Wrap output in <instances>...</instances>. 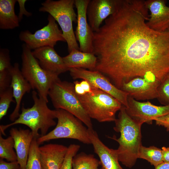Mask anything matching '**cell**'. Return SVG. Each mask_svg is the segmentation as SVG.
Returning a JSON list of instances; mask_svg holds the SVG:
<instances>
[{"mask_svg":"<svg viewBox=\"0 0 169 169\" xmlns=\"http://www.w3.org/2000/svg\"><path fill=\"white\" fill-rule=\"evenodd\" d=\"M148 11L145 1L118 0L114 13L94 32V70L119 89L148 73L161 82L169 73V31L150 28Z\"/></svg>","mask_w":169,"mask_h":169,"instance_id":"6da1fadb","label":"cell"},{"mask_svg":"<svg viewBox=\"0 0 169 169\" xmlns=\"http://www.w3.org/2000/svg\"><path fill=\"white\" fill-rule=\"evenodd\" d=\"M114 130L120 133L119 138H111L119 144L115 149L119 161L127 167L131 168L135 164L138 158L141 143V131L142 124L137 122L127 113L122 105L115 121Z\"/></svg>","mask_w":169,"mask_h":169,"instance_id":"7a4b0ae2","label":"cell"},{"mask_svg":"<svg viewBox=\"0 0 169 169\" xmlns=\"http://www.w3.org/2000/svg\"><path fill=\"white\" fill-rule=\"evenodd\" d=\"M34 102L33 106L26 108L23 105L21 113L18 118L12 123L0 125V133L5 136V130L12 125L21 124L30 128L34 136L37 139L46 135L49 129L57 123L56 110H52L47 105V101L39 96L35 90L32 92Z\"/></svg>","mask_w":169,"mask_h":169,"instance_id":"3957f363","label":"cell"},{"mask_svg":"<svg viewBox=\"0 0 169 169\" xmlns=\"http://www.w3.org/2000/svg\"><path fill=\"white\" fill-rule=\"evenodd\" d=\"M91 86L90 92L76 94L86 112L91 119L100 122L115 121L116 114L122 105L110 95Z\"/></svg>","mask_w":169,"mask_h":169,"instance_id":"277c9868","label":"cell"},{"mask_svg":"<svg viewBox=\"0 0 169 169\" xmlns=\"http://www.w3.org/2000/svg\"><path fill=\"white\" fill-rule=\"evenodd\" d=\"M56 109L65 110L80 120L89 129H93L91 119L83 108L75 92L73 83L55 80L48 94Z\"/></svg>","mask_w":169,"mask_h":169,"instance_id":"5b68a950","label":"cell"},{"mask_svg":"<svg viewBox=\"0 0 169 169\" xmlns=\"http://www.w3.org/2000/svg\"><path fill=\"white\" fill-rule=\"evenodd\" d=\"M74 5V0H46L41 3L39 9L40 12L49 13L58 23L67 43L69 53L74 49L79 50L73 27V22H77Z\"/></svg>","mask_w":169,"mask_h":169,"instance_id":"8992f818","label":"cell"},{"mask_svg":"<svg viewBox=\"0 0 169 169\" xmlns=\"http://www.w3.org/2000/svg\"><path fill=\"white\" fill-rule=\"evenodd\" d=\"M22 48L21 73L32 89L36 90L38 95L48 102L49 91L53 83L59 78V76L43 69L31 50L25 44Z\"/></svg>","mask_w":169,"mask_h":169,"instance_id":"52a82bcc","label":"cell"},{"mask_svg":"<svg viewBox=\"0 0 169 169\" xmlns=\"http://www.w3.org/2000/svg\"><path fill=\"white\" fill-rule=\"evenodd\" d=\"M56 110L58 120L56 126L46 135L37 139L39 145L45 141L60 138L73 139L84 144H91L88 128L80 120L65 110Z\"/></svg>","mask_w":169,"mask_h":169,"instance_id":"ba28073f","label":"cell"},{"mask_svg":"<svg viewBox=\"0 0 169 169\" xmlns=\"http://www.w3.org/2000/svg\"><path fill=\"white\" fill-rule=\"evenodd\" d=\"M48 24L34 33L28 30L21 31L19 36L20 40L24 42L31 50L45 46L54 48L58 41L66 42L55 20L48 15Z\"/></svg>","mask_w":169,"mask_h":169,"instance_id":"9c48e42d","label":"cell"},{"mask_svg":"<svg viewBox=\"0 0 169 169\" xmlns=\"http://www.w3.org/2000/svg\"><path fill=\"white\" fill-rule=\"evenodd\" d=\"M69 71L73 79H80L87 81L92 86L110 95L125 107H128V93L115 87L100 72L82 68H72Z\"/></svg>","mask_w":169,"mask_h":169,"instance_id":"30bf717a","label":"cell"},{"mask_svg":"<svg viewBox=\"0 0 169 169\" xmlns=\"http://www.w3.org/2000/svg\"><path fill=\"white\" fill-rule=\"evenodd\" d=\"M161 83L153 73L149 72L143 77H137L124 83L121 90L137 100H151L157 98Z\"/></svg>","mask_w":169,"mask_h":169,"instance_id":"8fae6325","label":"cell"},{"mask_svg":"<svg viewBox=\"0 0 169 169\" xmlns=\"http://www.w3.org/2000/svg\"><path fill=\"white\" fill-rule=\"evenodd\" d=\"M128 107H125L127 114L133 120L142 124H151L154 118L169 113V104L156 106L149 101L139 102L128 96Z\"/></svg>","mask_w":169,"mask_h":169,"instance_id":"7c38bea8","label":"cell"},{"mask_svg":"<svg viewBox=\"0 0 169 169\" xmlns=\"http://www.w3.org/2000/svg\"><path fill=\"white\" fill-rule=\"evenodd\" d=\"M90 0H74L77 10V26L75 32L76 40L79 43V50L93 53L94 32L87 19L86 11Z\"/></svg>","mask_w":169,"mask_h":169,"instance_id":"4fadbf2b","label":"cell"},{"mask_svg":"<svg viewBox=\"0 0 169 169\" xmlns=\"http://www.w3.org/2000/svg\"><path fill=\"white\" fill-rule=\"evenodd\" d=\"M117 2L118 0H90L86 14L94 32L97 31L103 21L114 13Z\"/></svg>","mask_w":169,"mask_h":169,"instance_id":"5bb4252c","label":"cell"},{"mask_svg":"<svg viewBox=\"0 0 169 169\" xmlns=\"http://www.w3.org/2000/svg\"><path fill=\"white\" fill-rule=\"evenodd\" d=\"M32 53L41 67L49 73L59 76L69 71L63 57L57 54L53 47H41L34 50Z\"/></svg>","mask_w":169,"mask_h":169,"instance_id":"9a60e30c","label":"cell"},{"mask_svg":"<svg viewBox=\"0 0 169 169\" xmlns=\"http://www.w3.org/2000/svg\"><path fill=\"white\" fill-rule=\"evenodd\" d=\"M164 0L145 1L151 12L146 24L151 29L160 32L169 31V7Z\"/></svg>","mask_w":169,"mask_h":169,"instance_id":"2e32d148","label":"cell"},{"mask_svg":"<svg viewBox=\"0 0 169 169\" xmlns=\"http://www.w3.org/2000/svg\"><path fill=\"white\" fill-rule=\"evenodd\" d=\"M88 131L95 153L100 159V169H123L119 164L115 149L109 148L104 144L93 129H88Z\"/></svg>","mask_w":169,"mask_h":169,"instance_id":"e0dca14e","label":"cell"},{"mask_svg":"<svg viewBox=\"0 0 169 169\" xmlns=\"http://www.w3.org/2000/svg\"><path fill=\"white\" fill-rule=\"evenodd\" d=\"M11 81L10 86L13 90V98L16 103L15 107L9 116L12 121L19 117L20 105L22 98L26 93L32 89L28 82L23 76L19 68V64L15 63L10 69Z\"/></svg>","mask_w":169,"mask_h":169,"instance_id":"ac0fdd59","label":"cell"},{"mask_svg":"<svg viewBox=\"0 0 169 169\" xmlns=\"http://www.w3.org/2000/svg\"><path fill=\"white\" fill-rule=\"evenodd\" d=\"M68 147L61 144H48L39 147L43 169H60Z\"/></svg>","mask_w":169,"mask_h":169,"instance_id":"d6986e66","label":"cell"},{"mask_svg":"<svg viewBox=\"0 0 169 169\" xmlns=\"http://www.w3.org/2000/svg\"><path fill=\"white\" fill-rule=\"evenodd\" d=\"M14 142V149L17 155V161L21 169H26L31 145L34 136L28 129L12 128L9 131Z\"/></svg>","mask_w":169,"mask_h":169,"instance_id":"ffe728a7","label":"cell"},{"mask_svg":"<svg viewBox=\"0 0 169 169\" xmlns=\"http://www.w3.org/2000/svg\"><path fill=\"white\" fill-rule=\"evenodd\" d=\"M63 59L66 67L68 69L82 68L94 70L97 58L92 53L82 52L74 49Z\"/></svg>","mask_w":169,"mask_h":169,"instance_id":"44dd1931","label":"cell"},{"mask_svg":"<svg viewBox=\"0 0 169 169\" xmlns=\"http://www.w3.org/2000/svg\"><path fill=\"white\" fill-rule=\"evenodd\" d=\"M17 0H0V28L12 29L19 26L18 16L15 13L14 7Z\"/></svg>","mask_w":169,"mask_h":169,"instance_id":"7402d4cb","label":"cell"},{"mask_svg":"<svg viewBox=\"0 0 169 169\" xmlns=\"http://www.w3.org/2000/svg\"><path fill=\"white\" fill-rule=\"evenodd\" d=\"M100 161L94 155L81 152L77 154L72 161L73 169H100Z\"/></svg>","mask_w":169,"mask_h":169,"instance_id":"603a6c76","label":"cell"},{"mask_svg":"<svg viewBox=\"0 0 169 169\" xmlns=\"http://www.w3.org/2000/svg\"><path fill=\"white\" fill-rule=\"evenodd\" d=\"M138 158L146 160L155 167L163 162L161 149L153 146L146 147L142 145Z\"/></svg>","mask_w":169,"mask_h":169,"instance_id":"cb8c5ba5","label":"cell"},{"mask_svg":"<svg viewBox=\"0 0 169 169\" xmlns=\"http://www.w3.org/2000/svg\"><path fill=\"white\" fill-rule=\"evenodd\" d=\"M0 133V158L8 162L17 160V155L14 150V142L11 136L4 138Z\"/></svg>","mask_w":169,"mask_h":169,"instance_id":"d4e9b609","label":"cell"},{"mask_svg":"<svg viewBox=\"0 0 169 169\" xmlns=\"http://www.w3.org/2000/svg\"><path fill=\"white\" fill-rule=\"evenodd\" d=\"M39 146L37 139L33 138L28 153L26 169H43L40 159Z\"/></svg>","mask_w":169,"mask_h":169,"instance_id":"484cf974","label":"cell"},{"mask_svg":"<svg viewBox=\"0 0 169 169\" xmlns=\"http://www.w3.org/2000/svg\"><path fill=\"white\" fill-rule=\"evenodd\" d=\"M13 90L10 86L5 90L0 91V120L7 114L11 103H15L13 100Z\"/></svg>","mask_w":169,"mask_h":169,"instance_id":"4316f807","label":"cell"},{"mask_svg":"<svg viewBox=\"0 0 169 169\" xmlns=\"http://www.w3.org/2000/svg\"><path fill=\"white\" fill-rule=\"evenodd\" d=\"M157 98L163 105L169 104V73L161 81L158 87Z\"/></svg>","mask_w":169,"mask_h":169,"instance_id":"83f0119b","label":"cell"},{"mask_svg":"<svg viewBox=\"0 0 169 169\" xmlns=\"http://www.w3.org/2000/svg\"><path fill=\"white\" fill-rule=\"evenodd\" d=\"M80 148L79 145L71 144L68 147L64 161L60 169H73L72 161Z\"/></svg>","mask_w":169,"mask_h":169,"instance_id":"f1b7e54d","label":"cell"},{"mask_svg":"<svg viewBox=\"0 0 169 169\" xmlns=\"http://www.w3.org/2000/svg\"><path fill=\"white\" fill-rule=\"evenodd\" d=\"M12 66L9 50L7 49H1L0 50V73L10 72Z\"/></svg>","mask_w":169,"mask_h":169,"instance_id":"f546056e","label":"cell"},{"mask_svg":"<svg viewBox=\"0 0 169 169\" xmlns=\"http://www.w3.org/2000/svg\"><path fill=\"white\" fill-rule=\"evenodd\" d=\"M0 169H21V168L17 161L7 162L0 158Z\"/></svg>","mask_w":169,"mask_h":169,"instance_id":"4dcf8cb0","label":"cell"},{"mask_svg":"<svg viewBox=\"0 0 169 169\" xmlns=\"http://www.w3.org/2000/svg\"><path fill=\"white\" fill-rule=\"evenodd\" d=\"M27 0H17V2L18 3L19 7V11L18 17L20 22L23 18V16L25 15L29 17L32 15V13L27 11L25 7V3Z\"/></svg>","mask_w":169,"mask_h":169,"instance_id":"1f68e13d","label":"cell"},{"mask_svg":"<svg viewBox=\"0 0 169 169\" xmlns=\"http://www.w3.org/2000/svg\"><path fill=\"white\" fill-rule=\"evenodd\" d=\"M156 124L165 128L167 131H169V113L164 116L154 118Z\"/></svg>","mask_w":169,"mask_h":169,"instance_id":"d6a6232c","label":"cell"},{"mask_svg":"<svg viewBox=\"0 0 169 169\" xmlns=\"http://www.w3.org/2000/svg\"><path fill=\"white\" fill-rule=\"evenodd\" d=\"M74 90L76 94L82 95L85 94L86 93L84 90L82 88L80 81L76 80L74 82Z\"/></svg>","mask_w":169,"mask_h":169,"instance_id":"836d02e7","label":"cell"},{"mask_svg":"<svg viewBox=\"0 0 169 169\" xmlns=\"http://www.w3.org/2000/svg\"><path fill=\"white\" fill-rule=\"evenodd\" d=\"M80 83L82 88L86 93H89L91 91V86L87 81L83 79L80 82Z\"/></svg>","mask_w":169,"mask_h":169,"instance_id":"e575fe53","label":"cell"},{"mask_svg":"<svg viewBox=\"0 0 169 169\" xmlns=\"http://www.w3.org/2000/svg\"><path fill=\"white\" fill-rule=\"evenodd\" d=\"M161 150L163 162H169V147L163 146Z\"/></svg>","mask_w":169,"mask_h":169,"instance_id":"d590c367","label":"cell"},{"mask_svg":"<svg viewBox=\"0 0 169 169\" xmlns=\"http://www.w3.org/2000/svg\"><path fill=\"white\" fill-rule=\"evenodd\" d=\"M155 168V169H169V162H163Z\"/></svg>","mask_w":169,"mask_h":169,"instance_id":"8d00e7d4","label":"cell"}]
</instances>
